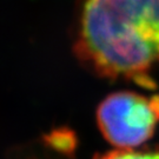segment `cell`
Masks as SVG:
<instances>
[{
	"mask_svg": "<svg viewBox=\"0 0 159 159\" xmlns=\"http://www.w3.org/2000/svg\"><path fill=\"white\" fill-rule=\"evenodd\" d=\"M96 159H159V151L139 152L133 150H117L99 156Z\"/></svg>",
	"mask_w": 159,
	"mask_h": 159,
	"instance_id": "cell-3",
	"label": "cell"
},
{
	"mask_svg": "<svg viewBox=\"0 0 159 159\" xmlns=\"http://www.w3.org/2000/svg\"><path fill=\"white\" fill-rule=\"evenodd\" d=\"M97 123L108 143L120 150H132L153 136L159 123V96L112 93L98 106Z\"/></svg>",
	"mask_w": 159,
	"mask_h": 159,
	"instance_id": "cell-2",
	"label": "cell"
},
{
	"mask_svg": "<svg viewBox=\"0 0 159 159\" xmlns=\"http://www.w3.org/2000/svg\"><path fill=\"white\" fill-rule=\"evenodd\" d=\"M97 73L152 86L159 63V0H86L75 44Z\"/></svg>",
	"mask_w": 159,
	"mask_h": 159,
	"instance_id": "cell-1",
	"label": "cell"
}]
</instances>
